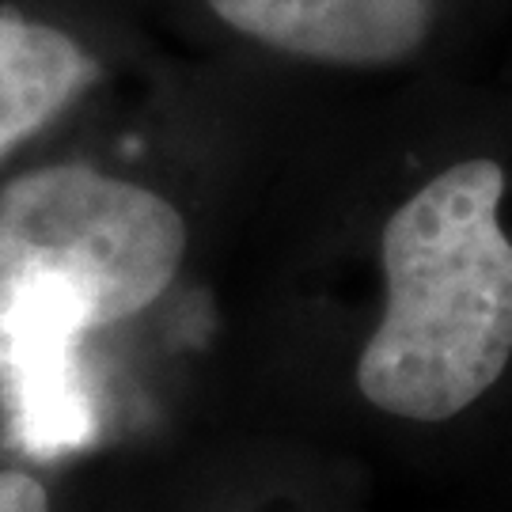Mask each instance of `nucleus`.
Returning a JSON list of instances; mask_svg holds the SVG:
<instances>
[{
  "label": "nucleus",
  "instance_id": "obj_1",
  "mask_svg": "<svg viewBox=\"0 0 512 512\" xmlns=\"http://www.w3.org/2000/svg\"><path fill=\"white\" fill-rule=\"evenodd\" d=\"M505 194L494 156H463L384 220V311L357 357V387L376 410L437 425L475 406L512 365Z\"/></svg>",
  "mask_w": 512,
  "mask_h": 512
},
{
  "label": "nucleus",
  "instance_id": "obj_2",
  "mask_svg": "<svg viewBox=\"0 0 512 512\" xmlns=\"http://www.w3.org/2000/svg\"><path fill=\"white\" fill-rule=\"evenodd\" d=\"M186 255V220L156 190L88 164H50L0 190V289L57 277L99 327L152 308Z\"/></svg>",
  "mask_w": 512,
  "mask_h": 512
},
{
  "label": "nucleus",
  "instance_id": "obj_3",
  "mask_svg": "<svg viewBox=\"0 0 512 512\" xmlns=\"http://www.w3.org/2000/svg\"><path fill=\"white\" fill-rule=\"evenodd\" d=\"M95 327L92 300L57 277L0 289V403L27 452L57 456L92 440L80 342Z\"/></svg>",
  "mask_w": 512,
  "mask_h": 512
},
{
  "label": "nucleus",
  "instance_id": "obj_4",
  "mask_svg": "<svg viewBox=\"0 0 512 512\" xmlns=\"http://www.w3.org/2000/svg\"><path fill=\"white\" fill-rule=\"evenodd\" d=\"M220 23L277 54L342 65L391 69L429 46L437 0H205Z\"/></svg>",
  "mask_w": 512,
  "mask_h": 512
},
{
  "label": "nucleus",
  "instance_id": "obj_5",
  "mask_svg": "<svg viewBox=\"0 0 512 512\" xmlns=\"http://www.w3.org/2000/svg\"><path fill=\"white\" fill-rule=\"evenodd\" d=\"M99 65L73 35L0 12V160L57 118Z\"/></svg>",
  "mask_w": 512,
  "mask_h": 512
},
{
  "label": "nucleus",
  "instance_id": "obj_6",
  "mask_svg": "<svg viewBox=\"0 0 512 512\" xmlns=\"http://www.w3.org/2000/svg\"><path fill=\"white\" fill-rule=\"evenodd\" d=\"M0 512H50V497L35 475L0 471Z\"/></svg>",
  "mask_w": 512,
  "mask_h": 512
}]
</instances>
